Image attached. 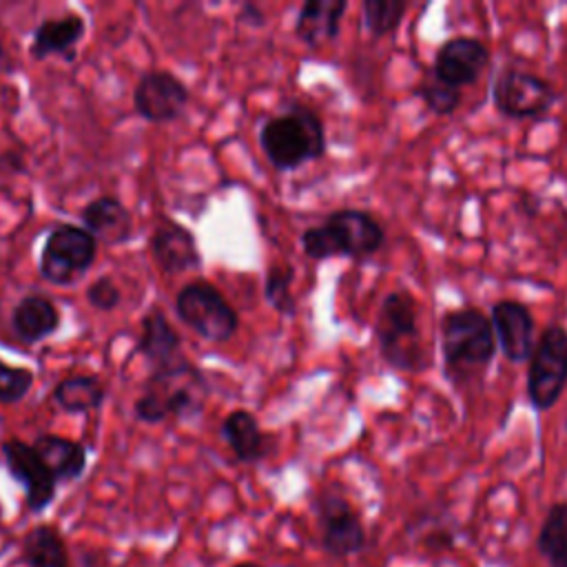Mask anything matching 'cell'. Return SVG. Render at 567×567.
Instances as JSON below:
<instances>
[{
    "mask_svg": "<svg viewBox=\"0 0 567 567\" xmlns=\"http://www.w3.org/2000/svg\"><path fill=\"white\" fill-rule=\"evenodd\" d=\"M208 394V383L202 370H197L188 359L179 363L153 370L142 394L133 403V414L142 423H162L166 419H193L204 412Z\"/></svg>",
    "mask_w": 567,
    "mask_h": 567,
    "instance_id": "obj_1",
    "label": "cell"
},
{
    "mask_svg": "<svg viewBox=\"0 0 567 567\" xmlns=\"http://www.w3.org/2000/svg\"><path fill=\"white\" fill-rule=\"evenodd\" d=\"M259 146L277 171H295L326 153L321 117L301 102H290L284 113L268 117L259 128Z\"/></svg>",
    "mask_w": 567,
    "mask_h": 567,
    "instance_id": "obj_2",
    "label": "cell"
},
{
    "mask_svg": "<svg viewBox=\"0 0 567 567\" xmlns=\"http://www.w3.org/2000/svg\"><path fill=\"white\" fill-rule=\"evenodd\" d=\"M385 241L381 224L365 210L341 208L330 213L321 224L301 233V246L310 259L330 257H370Z\"/></svg>",
    "mask_w": 567,
    "mask_h": 567,
    "instance_id": "obj_3",
    "label": "cell"
},
{
    "mask_svg": "<svg viewBox=\"0 0 567 567\" xmlns=\"http://www.w3.org/2000/svg\"><path fill=\"white\" fill-rule=\"evenodd\" d=\"M374 334L381 357L396 370H421L423 348L416 328V303L405 290L390 292L379 310Z\"/></svg>",
    "mask_w": 567,
    "mask_h": 567,
    "instance_id": "obj_4",
    "label": "cell"
},
{
    "mask_svg": "<svg viewBox=\"0 0 567 567\" xmlns=\"http://www.w3.org/2000/svg\"><path fill=\"white\" fill-rule=\"evenodd\" d=\"M492 321L476 308L452 310L441 321V346L450 370L481 368L496 352Z\"/></svg>",
    "mask_w": 567,
    "mask_h": 567,
    "instance_id": "obj_5",
    "label": "cell"
},
{
    "mask_svg": "<svg viewBox=\"0 0 567 567\" xmlns=\"http://www.w3.org/2000/svg\"><path fill=\"white\" fill-rule=\"evenodd\" d=\"M175 312L197 337L213 343L228 341L239 328L235 308L206 279H195L177 292Z\"/></svg>",
    "mask_w": 567,
    "mask_h": 567,
    "instance_id": "obj_6",
    "label": "cell"
},
{
    "mask_svg": "<svg viewBox=\"0 0 567 567\" xmlns=\"http://www.w3.org/2000/svg\"><path fill=\"white\" fill-rule=\"evenodd\" d=\"M97 239L75 224L55 226L40 252V275L53 286H69L95 261Z\"/></svg>",
    "mask_w": 567,
    "mask_h": 567,
    "instance_id": "obj_7",
    "label": "cell"
},
{
    "mask_svg": "<svg viewBox=\"0 0 567 567\" xmlns=\"http://www.w3.org/2000/svg\"><path fill=\"white\" fill-rule=\"evenodd\" d=\"M312 512L317 516L321 547L328 556L348 558L365 549V527L346 496L323 489L312 498Z\"/></svg>",
    "mask_w": 567,
    "mask_h": 567,
    "instance_id": "obj_8",
    "label": "cell"
},
{
    "mask_svg": "<svg viewBox=\"0 0 567 567\" xmlns=\"http://www.w3.org/2000/svg\"><path fill=\"white\" fill-rule=\"evenodd\" d=\"M567 383V330L563 326L545 328L534 346L527 370V394L536 410H549Z\"/></svg>",
    "mask_w": 567,
    "mask_h": 567,
    "instance_id": "obj_9",
    "label": "cell"
},
{
    "mask_svg": "<svg viewBox=\"0 0 567 567\" xmlns=\"http://www.w3.org/2000/svg\"><path fill=\"white\" fill-rule=\"evenodd\" d=\"M7 472L24 489V503L31 514L44 512L58 494V481L35 452L31 443L20 439H7L0 445Z\"/></svg>",
    "mask_w": 567,
    "mask_h": 567,
    "instance_id": "obj_10",
    "label": "cell"
},
{
    "mask_svg": "<svg viewBox=\"0 0 567 567\" xmlns=\"http://www.w3.org/2000/svg\"><path fill=\"white\" fill-rule=\"evenodd\" d=\"M190 102L188 86L171 71H146L133 89L135 113L151 124H168L186 113Z\"/></svg>",
    "mask_w": 567,
    "mask_h": 567,
    "instance_id": "obj_11",
    "label": "cell"
},
{
    "mask_svg": "<svg viewBox=\"0 0 567 567\" xmlns=\"http://www.w3.org/2000/svg\"><path fill=\"white\" fill-rule=\"evenodd\" d=\"M494 106L514 120L538 117L554 104V89L538 75L520 69H503L492 89Z\"/></svg>",
    "mask_w": 567,
    "mask_h": 567,
    "instance_id": "obj_12",
    "label": "cell"
},
{
    "mask_svg": "<svg viewBox=\"0 0 567 567\" xmlns=\"http://www.w3.org/2000/svg\"><path fill=\"white\" fill-rule=\"evenodd\" d=\"M489 62V51L474 38L447 40L434 58V75L445 84L461 89L474 84Z\"/></svg>",
    "mask_w": 567,
    "mask_h": 567,
    "instance_id": "obj_13",
    "label": "cell"
},
{
    "mask_svg": "<svg viewBox=\"0 0 567 567\" xmlns=\"http://www.w3.org/2000/svg\"><path fill=\"white\" fill-rule=\"evenodd\" d=\"M492 328L507 361L520 363L534 352V319L529 310L512 299L492 306Z\"/></svg>",
    "mask_w": 567,
    "mask_h": 567,
    "instance_id": "obj_14",
    "label": "cell"
},
{
    "mask_svg": "<svg viewBox=\"0 0 567 567\" xmlns=\"http://www.w3.org/2000/svg\"><path fill=\"white\" fill-rule=\"evenodd\" d=\"M148 248L155 264L168 275L186 272L202 266V252L197 248L195 235L173 219H164L153 230Z\"/></svg>",
    "mask_w": 567,
    "mask_h": 567,
    "instance_id": "obj_15",
    "label": "cell"
},
{
    "mask_svg": "<svg viewBox=\"0 0 567 567\" xmlns=\"http://www.w3.org/2000/svg\"><path fill=\"white\" fill-rule=\"evenodd\" d=\"M135 352L142 354L148 361L151 372L153 370L171 368V365L179 363L182 359H186L182 354V337L168 323L166 315L162 310H157V308L148 310L142 317L140 339H137Z\"/></svg>",
    "mask_w": 567,
    "mask_h": 567,
    "instance_id": "obj_16",
    "label": "cell"
},
{
    "mask_svg": "<svg viewBox=\"0 0 567 567\" xmlns=\"http://www.w3.org/2000/svg\"><path fill=\"white\" fill-rule=\"evenodd\" d=\"M82 226L97 239L109 246L124 244L133 237V215L131 210L115 197L102 195L91 199L80 210Z\"/></svg>",
    "mask_w": 567,
    "mask_h": 567,
    "instance_id": "obj_17",
    "label": "cell"
},
{
    "mask_svg": "<svg viewBox=\"0 0 567 567\" xmlns=\"http://www.w3.org/2000/svg\"><path fill=\"white\" fill-rule=\"evenodd\" d=\"M86 22L80 13H66L62 18L42 20L29 47L33 60H47L51 55H64L66 60L75 58V44L84 38Z\"/></svg>",
    "mask_w": 567,
    "mask_h": 567,
    "instance_id": "obj_18",
    "label": "cell"
},
{
    "mask_svg": "<svg viewBox=\"0 0 567 567\" xmlns=\"http://www.w3.org/2000/svg\"><path fill=\"white\" fill-rule=\"evenodd\" d=\"M62 319L58 306L47 295H27L11 310V330L24 343H40L58 332Z\"/></svg>",
    "mask_w": 567,
    "mask_h": 567,
    "instance_id": "obj_19",
    "label": "cell"
},
{
    "mask_svg": "<svg viewBox=\"0 0 567 567\" xmlns=\"http://www.w3.org/2000/svg\"><path fill=\"white\" fill-rule=\"evenodd\" d=\"M219 434L239 463L252 465L268 456L270 441L248 410H235L219 423Z\"/></svg>",
    "mask_w": 567,
    "mask_h": 567,
    "instance_id": "obj_20",
    "label": "cell"
},
{
    "mask_svg": "<svg viewBox=\"0 0 567 567\" xmlns=\"http://www.w3.org/2000/svg\"><path fill=\"white\" fill-rule=\"evenodd\" d=\"M346 9V0H306L295 20V35L308 47L334 40Z\"/></svg>",
    "mask_w": 567,
    "mask_h": 567,
    "instance_id": "obj_21",
    "label": "cell"
},
{
    "mask_svg": "<svg viewBox=\"0 0 567 567\" xmlns=\"http://www.w3.org/2000/svg\"><path fill=\"white\" fill-rule=\"evenodd\" d=\"M31 445L35 447V452L40 454L58 485L78 481L86 470L89 452L78 441H71L60 434H40Z\"/></svg>",
    "mask_w": 567,
    "mask_h": 567,
    "instance_id": "obj_22",
    "label": "cell"
},
{
    "mask_svg": "<svg viewBox=\"0 0 567 567\" xmlns=\"http://www.w3.org/2000/svg\"><path fill=\"white\" fill-rule=\"evenodd\" d=\"M22 560L27 567H71L64 536L58 527L40 523L22 538Z\"/></svg>",
    "mask_w": 567,
    "mask_h": 567,
    "instance_id": "obj_23",
    "label": "cell"
},
{
    "mask_svg": "<svg viewBox=\"0 0 567 567\" xmlns=\"http://www.w3.org/2000/svg\"><path fill=\"white\" fill-rule=\"evenodd\" d=\"M106 390L95 374H75L55 383L51 399L69 414H89L102 408Z\"/></svg>",
    "mask_w": 567,
    "mask_h": 567,
    "instance_id": "obj_24",
    "label": "cell"
},
{
    "mask_svg": "<svg viewBox=\"0 0 567 567\" xmlns=\"http://www.w3.org/2000/svg\"><path fill=\"white\" fill-rule=\"evenodd\" d=\"M536 549L549 567H567V503H554L538 529Z\"/></svg>",
    "mask_w": 567,
    "mask_h": 567,
    "instance_id": "obj_25",
    "label": "cell"
},
{
    "mask_svg": "<svg viewBox=\"0 0 567 567\" xmlns=\"http://www.w3.org/2000/svg\"><path fill=\"white\" fill-rule=\"evenodd\" d=\"M408 4L403 0H365L363 2V22L372 35L392 33L405 13Z\"/></svg>",
    "mask_w": 567,
    "mask_h": 567,
    "instance_id": "obj_26",
    "label": "cell"
},
{
    "mask_svg": "<svg viewBox=\"0 0 567 567\" xmlns=\"http://www.w3.org/2000/svg\"><path fill=\"white\" fill-rule=\"evenodd\" d=\"M295 270L290 266H272L264 279V297L279 315H295V297L290 292Z\"/></svg>",
    "mask_w": 567,
    "mask_h": 567,
    "instance_id": "obj_27",
    "label": "cell"
},
{
    "mask_svg": "<svg viewBox=\"0 0 567 567\" xmlns=\"http://www.w3.org/2000/svg\"><path fill=\"white\" fill-rule=\"evenodd\" d=\"M419 93H421L425 106H427L432 113H436V115H450V113H454L456 106H458V102H461V91L454 89V86H450V84H445L443 80H439V78L434 75V71H430V73L425 75V80H423Z\"/></svg>",
    "mask_w": 567,
    "mask_h": 567,
    "instance_id": "obj_28",
    "label": "cell"
},
{
    "mask_svg": "<svg viewBox=\"0 0 567 567\" xmlns=\"http://www.w3.org/2000/svg\"><path fill=\"white\" fill-rule=\"evenodd\" d=\"M33 388V372L29 368L9 365L0 359V401L20 403Z\"/></svg>",
    "mask_w": 567,
    "mask_h": 567,
    "instance_id": "obj_29",
    "label": "cell"
},
{
    "mask_svg": "<svg viewBox=\"0 0 567 567\" xmlns=\"http://www.w3.org/2000/svg\"><path fill=\"white\" fill-rule=\"evenodd\" d=\"M120 288L117 284L111 279V277H97L93 284H89L86 288V301L100 310V312H109V310H115L120 306Z\"/></svg>",
    "mask_w": 567,
    "mask_h": 567,
    "instance_id": "obj_30",
    "label": "cell"
},
{
    "mask_svg": "<svg viewBox=\"0 0 567 567\" xmlns=\"http://www.w3.org/2000/svg\"><path fill=\"white\" fill-rule=\"evenodd\" d=\"M425 545L427 551L432 554H441V551H447L454 547V534L443 525V527H434L432 532H427L421 540Z\"/></svg>",
    "mask_w": 567,
    "mask_h": 567,
    "instance_id": "obj_31",
    "label": "cell"
},
{
    "mask_svg": "<svg viewBox=\"0 0 567 567\" xmlns=\"http://www.w3.org/2000/svg\"><path fill=\"white\" fill-rule=\"evenodd\" d=\"M237 22L239 24H246L250 29H257V27H264L266 24V13L261 11V7L252 4V2H244L239 13H237Z\"/></svg>",
    "mask_w": 567,
    "mask_h": 567,
    "instance_id": "obj_32",
    "label": "cell"
},
{
    "mask_svg": "<svg viewBox=\"0 0 567 567\" xmlns=\"http://www.w3.org/2000/svg\"><path fill=\"white\" fill-rule=\"evenodd\" d=\"M0 166L11 168V171H16V173H22V171H24L22 155H20V153H13V151H9V153H2V155H0Z\"/></svg>",
    "mask_w": 567,
    "mask_h": 567,
    "instance_id": "obj_33",
    "label": "cell"
},
{
    "mask_svg": "<svg viewBox=\"0 0 567 567\" xmlns=\"http://www.w3.org/2000/svg\"><path fill=\"white\" fill-rule=\"evenodd\" d=\"M233 567H261L259 563H252V560H244V563H235Z\"/></svg>",
    "mask_w": 567,
    "mask_h": 567,
    "instance_id": "obj_34",
    "label": "cell"
},
{
    "mask_svg": "<svg viewBox=\"0 0 567 567\" xmlns=\"http://www.w3.org/2000/svg\"><path fill=\"white\" fill-rule=\"evenodd\" d=\"M2 58H4V49H2V42H0V64H2Z\"/></svg>",
    "mask_w": 567,
    "mask_h": 567,
    "instance_id": "obj_35",
    "label": "cell"
}]
</instances>
